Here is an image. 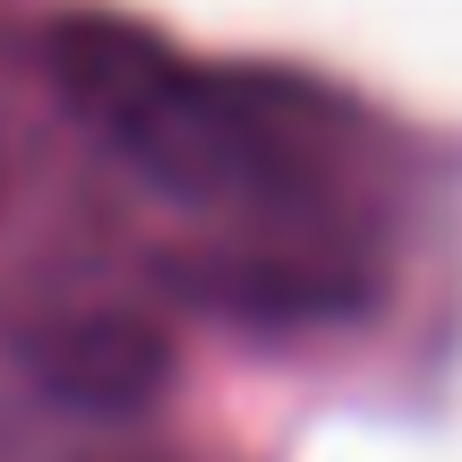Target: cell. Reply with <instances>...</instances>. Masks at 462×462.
Wrapping results in <instances>:
<instances>
[{
	"mask_svg": "<svg viewBox=\"0 0 462 462\" xmlns=\"http://www.w3.org/2000/svg\"><path fill=\"white\" fill-rule=\"evenodd\" d=\"M34 368H43L51 394L95 402V411H129L163 385V343H154L137 317H78V326H51L34 343Z\"/></svg>",
	"mask_w": 462,
	"mask_h": 462,
	"instance_id": "cell-2",
	"label": "cell"
},
{
	"mask_svg": "<svg viewBox=\"0 0 462 462\" xmlns=\"http://www.w3.org/2000/svg\"><path fill=\"white\" fill-rule=\"evenodd\" d=\"M180 282L240 326H326L360 300V257L343 240H231Z\"/></svg>",
	"mask_w": 462,
	"mask_h": 462,
	"instance_id": "cell-1",
	"label": "cell"
}]
</instances>
